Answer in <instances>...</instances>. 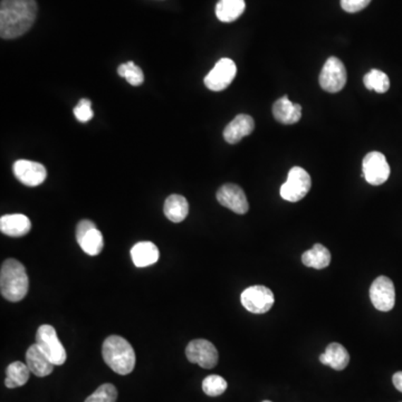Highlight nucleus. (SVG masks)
<instances>
[{"label": "nucleus", "instance_id": "nucleus-13", "mask_svg": "<svg viewBox=\"0 0 402 402\" xmlns=\"http://www.w3.org/2000/svg\"><path fill=\"white\" fill-rule=\"evenodd\" d=\"M217 200L221 206L238 215H245L249 211L245 192L237 184H226L221 186L217 191Z\"/></svg>", "mask_w": 402, "mask_h": 402}, {"label": "nucleus", "instance_id": "nucleus-25", "mask_svg": "<svg viewBox=\"0 0 402 402\" xmlns=\"http://www.w3.org/2000/svg\"><path fill=\"white\" fill-rule=\"evenodd\" d=\"M365 88L377 93H386L390 88V80L388 75L379 69H371L368 74L363 78Z\"/></svg>", "mask_w": 402, "mask_h": 402}, {"label": "nucleus", "instance_id": "nucleus-32", "mask_svg": "<svg viewBox=\"0 0 402 402\" xmlns=\"http://www.w3.org/2000/svg\"><path fill=\"white\" fill-rule=\"evenodd\" d=\"M263 402H272V401H268V400H265V401Z\"/></svg>", "mask_w": 402, "mask_h": 402}, {"label": "nucleus", "instance_id": "nucleus-29", "mask_svg": "<svg viewBox=\"0 0 402 402\" xmlns=\"http://www.w3.org/2000/svg\"><path fill=\"white\" fill-rule=\"evenodd\" d=\"M74 115L80 122L86 123L91 121L94 117L91 101L88 99L80 100L78 105L74 107Z\"/></svg>", "mask_w": 402, "mask_h": 402}, {"label": "nucleus", "instance_id": "nucleus-33", "mask_svg": "<svg viewBox=\"0 0 402 402\" xmlns=\"http://www.w3.org/2000/svg\"><path fill=\"white\" fill-rule=\"evenodd\" d=\"M402 402V401H401Z\"/></svg>", "mask_w": 402, "mask_h": 402}, {"label": "nucleus", "instance_id": "nucleus-23", "mask_svg": "<svg viewBox=\"0 0 402 402\" xmlns=\"http://www.w3.org/2000/svg\"><path fill=\"white\" fill-rule=\"evenodd\" d=\"M302 261L305 266L312 268H326L331 263V253L322 244H315L302 255Z\"/></svg>", "mask_w": 402, "mask_h": 402}, {"label": "nucleus", "instance_id": "nucleus-17", "mask_svg": "<svg viewBox=\"0 0 402 402\" xmlns=\"http://www.w3.org/2000/svg\"><path fill=\"white\" fill-rule=\"evenodd\" d=\"M273 115L277 122L282 124H295L302 117V107L300 104L293 103L288 100V96H283L277 100L273 105Z\"/></svg>", "mask_w": 402, "mask_h": 402}, {"label": "nucleus", "instance_id": "nucleus-31", "mask_svg": "<svg viewBox=\"0 0 402 402\" xmlns=\"http://www.w3.org/2000/svg\"><path fill=\"white\" fill-rule=\"evenodd\" d=\"M392 382H394L396 389H397L398 391L402 392V371L394 373V377H392Z\"/></svg>", "mask_w": 402, "mask_h": 402}, {"label": "nucleus", "instance_id": "nucleus-16", "mask_svg": "<svg viewBox=\"0 0 402 402\" xmlns=\"http://www.w3.org/2000/svg\"><path fill=\"white\" fill-rule=\"evenodd\" d=\"M255 129V122L251 115L240 114L225 128V141L230 144L240 142L242 138L249 136Z\"/></svg>", "mask_w": 402, "mask_h": 402}, {"label": "nucleus", "instance_id": "nucleus-11", "mask_svg": "<svg viewBox=\"0 0 402 402\" xmlns=\"http://www.w3.org/2000/svg\"><path fill=\"white\" fill-rule=\"evenodd\" d=\"M76 240L84 253L90 256L99 255L104 247L103 235L96 228L93 221L84 219L76 227Z\"/></svg>", "mask_w": 402, "mask_h": 402}, {"label": "nucleus", "instance_id": "nucleus-10", "mask_svg": "<svg viewBox=\"0 0 402 402\" xmlns=\"http://www.w3.org/2000/svg\"><path fill=\"white\" fill-rule=\"evenodd\" d=\"M187 359L203 369H213L218 363V351L216 346L205 338L194 340L187 345Z\"/></svg>", "mask_w": 402, "mask_h": 402}, {"label": "nucleus", "instance_id": "nucleus-26", "mask_svg": "<svg viewBox=\"0 0 402 402\" xmlns=\"http://www.w3.org/2000/svg\"><path fill=\"white\" fill-rule=\"evenodd\" d=\"M117 73L122 78H126V82L132 86L141 85L144 82V74L140 67L136 66L134 61H126L121 64L117 69Z\"/></svg>", "mask_w": 402, "mask_h": 402}, {"label": "nucleus", "instance_id": "nucleus-7", "mask_svg": "<svg viewBox=\"0 0 402 402\" xmlns=\"http://www.w3.org/2000/svg\"><path fill=\"white\" fill-rule=\"evenodd\" d=\"M320 85L329 93H338L345 86L348 74L341 59L330 57L325 61L320 74Z\"/></svg>", "mask_w": 402, "mask_h": 402}, {"label": "nucleus", "instance_id": "nucleus-22", "mask_svg": "<svg viewBox=\"0 0 402 402\" xmlns=\"http://www.w3.org/2000/svg\"><path fill=\"white\" fill-rule=\"evenodd\" d=\"M245 8V0H219L216 6V16L223 23L235 22L242 16Z\"/></svg>", "mask_w": 402, "mask_h": 402}, {"label": "nucleus", "instance_id": "nucleus-27", "mask_svg": "<svg viewBox=\"0 0 402 402\" xmlns=\"http://www.w3.org/2000/svg\"><path fill=\"white\" fill-rule=\"evenodd\" d=\"M227 381L223 377L211 374L203 379V390L209 397H218L227 390Z\"/></svg>", "mask_w": 402, "mask_h": 402}, {"label": "nucleus", "instance_id": "nucleus-3", "mask_svg": "<svg viewBox=\"0 0 402 402\" xmlns=\"http://www.w3.org/2000/svg\"><path fill=\"white\" fill-rule=\"evenodd\" d=\"M104 361L114 372L126 376L136 367V353L134 348L121 336H111L102 345Z\"/></svg>", "mask_w": 402, "mask_h": 402}, {"label": "nucleus", "instance_id": "nucleus-4", "mask_svg": "<svg viewBox=\"0 0 402 402\" xmlns=\"http://www.w3.org/2000/svg\"><path fill=\"white\" fill-rule=\"evenodd\" d=\"M311 176L305 169L294 167L288 172V180L280 187V197L290 203H297L311 190Z\"/></svg>", "mask_w": 402, "mask_h": 402}, {"label": "nucleus", "instance_id": "nucleus-2", "mask_svg": "<svg viewBox=\"0 0 402 402\" xmlns=\"http://www.w3.org/2000/svg\"><path fill=\"white\" fill-rule=\"evenodd\" d=\"M30 280L26 268L17 259H6L0 269V290L9 302H19L27 295Z\"/></svg>", "mask_w": 402, "mask_h": 402}, {"label": "nucleus", "instance_id": "nucleus-14", "mask_svg": "<svg viewBox=\"0 0 402 402\" xmlns=\"http://www.w3.org/2000/svg\"><path fill=\"white\" fill-rule=\"evenodd\" d=\"M13 172L17 180L27 187L40 186L47 177V171L42 163L23 159L13 163Z\"/></svg>", "mask_w": 402, "mask_h": 402}, {"label": "nucleus", "instance_id": "nucleus-28", "mask_svg": "<svg viewBox=\"0 0 402 402\" xmlns=\"http://www.w3.org/2000/svg\"><path fill=\"white\" fill-rule=\"evenodd\" d=\"M117 390L113 384H104L88 397L85 402H117Z\"/></svg>", "mask_w": 402, "mask_h": 402}, {"label": "nucleus", "instance_id": "nucleus-15", "mask_svg": "<svg viewBox=\"0 0 402 402\" xmlns=\"http://www.w3.org/2000/svg\"><path fill=\"white\" fill-rule=\"evenodd\" d=\"M26 365L34 376L44 378L53 372L54 365L47 355L42 351L40 346L35 343L30 345L26 352Z\"/></svg>", "mask_w": 402, "mask_h": 402}, {"label": "nucleus", "instance_id": "nucleus-30", "mask_svg": "<svg viewBox=\"0 0 402 402\" xmlns=\"http://www.w3.org/2000/svg\"><path fill=\"white\" fill-rule=\"evenodd\" d=\"M370 3L371 0H341V7L346 13H355L367 8Z\"/></svg>", "mask_w": 402, "mask_h": 402}, {"label": "nucleus", "instance_id": "nucleus-20", "mask_svg": "<svg viewBox=\"0 0 402 402\" xmlns=\"http://www.w3.org/2000/svg\"><path fill=\"white\" fill-rule=\"evenodd\" d=\"M131 257L136 267H147L157 263L159 249L151 242H138L131 249Z\"/></svg>", "mask_w": 402, "mask_h": 402}, {"label": "nucleus", "instance_id": "nucleus-21", "mask_svg": "<svg viewBox=\"0 0 402 402\" xmlns=\"http://www.w3.org/2000/svg\"><path fill=\"white\" fill-rule=\"evenodd\" d=\"M165 215L172 223H182L188 216L189 203L184 196L171 195L165 201Z\"/></svg>", "mask_w": 402, "mask_h": 402}, {"label": "nucleus", "instance_id": "nucleus-24", "mask_svg": "<svg viewBox=\"0 0 402 402\" xmlns=\"http://www.w3.org/2000/svg\"><path fill=\"white\" fill-rule=\"evenodd\" d=\"M30 373L32 372H30L28 365H25V363L20 362V361L11 363L7 371H6V374H7V378L5 380L6 386L9 389H13V388L24 386L30 379Z\"/></svg>", "mask_w": 402, "mask_h": 402}, {"label": "nucleus", "instance_id": "nucleus-1", "mask_svg": "<svg viewBox=\"0 0 402 402\" xmlns=\"http://www.w3.org/2000/svg\"><path fill=\"white\" fill-rule=\"evenodd\" d=\"M35 0H1L0 36L4 40L20 37L32 28L37 16Z\"/></svg>", "mask_w": 402, "mask_h": 402}, {"label": "nucleus", "instance_id": "nucleus-9", "mask_svg": "<svg viewBox=\"0 0 402 402\" xmlns=\"http://www.w3.org/2000/svg\"><path fill=\"white\" fill-rule=\"evenodd\" d=\"M363 177L368 184L380 186L389 179L390 165L381 152L372 151L362 161Z\"/></svg>", "mask_w": 402, "mask_h": 402}, {"label": "nucleus", "instance_id": "nucleus-8", "mask_svg": "<svg viewBox=\"0 0 402 402\" xmlns=\"http://www.w3.org/2000/svg\"><path fill=\"white\" fill-rule=\"evenodd\" d=\"M236 74L237 67L235 61L230 59H221L217 61L211 72L208 73L203 82L206 88H209L211 91H224L225 88L232 84Z\"/></svg>", "mask_w": 402, "mask_h": 402}, {"label": "nucleus", "instance_id": "nucleus-5", "mask_svg": "<svg viewBox=\"0 0 402 402\" xmlns=\"http://www.w3.org/2000/svg\"><path fill=\"white\" fill-rule=\"evenodd\" d=\"M36 344L54 365H64L67 357L66 351L52 325L44 324L40 326L36 334Z\"/></svg>", "mask_w": 402, "mask_h": 402}, {"label": "nucleus", "instance_id": "nucleus-6", "mask_svg": "<svg viewBox=\"0 0 402 402\" xmlns=\"http://www.w3.org/2000/svg\"><path fill=\"white\" fill-rule=\"evenodd\" d=\"M242 307L254 314H264L274 305L272 290L266 286L254 285L246 288L240 295Z\"/></svg>", "mask_w": 402, "mask_h": 402}, {"label": "nucleus", "instance_id": "nucleus-19", "mask_svg": "<svg viewBox=\"0 0 402 402\" xmlns=\"http://www.w3.org/2000/svg\"><path fill=\"white\" fill-rule=\"evenodd\" d=\"M320 362L336 371L344 370L350 362L349 352L342 344L334 342L329 344L324 353L320 355Z\"/></svg>", "mask_w": 402, "mask_h": 402}, {"label": "nucleus", "instance_id": "nucleus-18", "mask_svg": "<svg viewBox=\"0 0 402 402\" xmlns=\"http://www.w3.org/2000/svg\"><path fill=\"white\" fill-rule=\"evenodd\" d=\"M32 230L30 218L23 213L5 215L0 218V230L11 237H23Z\"/></svg>", "mask_w": 402, "mask_h": 402}, {"label": "nucleus", "instance_id": "nucleus-12", "mask_svg": "<svg viewBox=\"0 0 402 402\" xmlns=\"http://www.w3.org/2000/svg\"><path fill=\"white\" fill-rule=\"evenodd\" d=\"M370 299L378 311L389 312L396 303V290L389 277L379 276L370 288Z\"/></svg>", "mask_w": 402, "mask_h": 402}]
</instances>
